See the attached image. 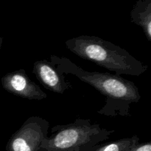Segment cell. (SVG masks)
I'll list each match as a JSON object with an SVG mask.
<instances>
[{"instance_id":"6da1fadb","label":"cell","mask_w":151,"mask_h":151,"mask_svg":"<svg viewBox=\"0 0 151 151\" xmlns=\"http://www.w3.org/2000/svg\"><path fill=\"white\" fill-rule=\"evenodd\" d=\"M51 63L59 73L71 74L89 84L106 97V104L97 113L109 116H130L131 103H139L141 95L134 82L109 72H88L66 57L52 55Z\"/></svg>"},{"instance_id":"7a4b0ae2","label":"cell","mask_w":151,"mask_h":151,"mask_svg":"<svg viewBox=\"0 0 151 151\" xmlns=\"http://www.w3.org/2000/svg\"><path fill=\"white\" fill-rule=\"evenodd\" d=\"M65 44L81 58L114 72L117 75L139 76L148 68L125 49L100 37L81 35L67 40Z\"/></svg>"},{"instance_id":"3957f363","label":"cell","mask_w":151,"mask_h":151,"mask_svg":"<svg viewBox=\"0 0 151 151\" xmlns=\"http://www.w3.org/2000/svg\"><path fill=\"white\" fill-rule=\"evenodd\" d=\"M114 132L90 119L78 118L72 123L52 127L51 135L41 144V151H91Z\"/></svg>"},{"instance_id":"277c9868","label":"cell","mask_w":151,"mask_h":151,"mask_svg":"<svg viewBox=\"0 0 151 151\" xmlns=\"http://www.w3.org/2000/svg\"><path fill=\"white\" fill-rule=\"evenodd\" d=\"M50 122L40 116L28 118L12 135L6 151H41L43 141L48 137Z\"/></svg>"},{"instance_id":"5b68a950","label":"cell","mask_w":151,"mask_h":151,"mask_svg":"<svg viewBox=\"0 0 151 151\" xmlns=\"http://www.w3.org/2000/svg\"><path fill=\"white\" fill-rule=\"evenodd\" d=\"M2 85L8 92L27 100H41L47 97V94L29 78L24 69L14 70L4 75Z\"/></svg>"},{"instance_id":"8992f818","label":"cell","mask_w":151,"mask_h":151,"mask_svg":"<svg viewBox=\"0 0 151 151\" xmlns=\"http://www.w3.org/2000/svg\"><path fill=\"white\" fill-rule=\"evenodd\" d=\"M32 73L47 89L56 94H63L72 88L70 83L66 81L64 75L58 72L55 66L49 60H37L33 63Z\"/></svg>"},{"instance_id":"52a82bcc","label":"cell","mask_w":151,"mask_h":151,"mask_svg":"<svg viewBox=\"0 0 151 151\" xmlns=\"http://www.w3.org/2000/svg\"><path fill=\"white\" fill-rule=\"evenodd\" d=\"M139 142V138L134 135L130 138H124L111 142L98 145L91 151H129Z\"/></svg>"},{"instance_id":"ba28073f","label":"cell","mask_w":151,"mask_h":151,"mask_svg":"<svg viewBox=\"0 0 151 151\" xmlns=\"http://www.w3.org/2000/svg\"><path fill=\"white\" fill-rule=\"evenodd\" d=\"M132 22L141 27L145 37L149 41H151V16L150 6L145 7V10L140 11L139 9L133 10L131 14Z\"/></svg>"},{"instance_id":"9c48e42d","label":"cell","mask_w":151,"mask_h":151,"mask_svg":"<svg viewBox=\"0 0 151 151\" xmlns=\"http://www.w3.org/2000/svg\"><path fill=\"white\" fill-rule=\"evenodd\" d=\"M129 151H151V143L150 142L145 143L139 142Z\"/></svg>"}]
</instances>
